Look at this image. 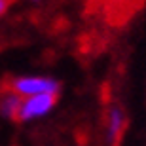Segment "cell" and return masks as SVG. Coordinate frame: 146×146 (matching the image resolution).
<instances>
[{"mask_svg": "<svg viewBox=\"0 0 146 146\" xmlns=\"http://www.w3.org/2000/svg\"><path fill=\"white\" fill-rule=\"evenodd\" d=\"M4 86L10 87L11 91H15L23 99L34 97V95H46V93L59 95L61 91V82L51 76H15L8 80V84Z\"/></svg>", "mask_w": 146, "mask_h": 146, "instance_id": "obj_1", "label": "cell"}, {"mask_svg": "<svg viewBox=\"0 0 146 146\" xmlns=\"http://www.w3.org/2000/svg\"><path fill=\"white\" fill-rule=\"evenodd\" d=\"M57 99H59V95H55V93L34 95V97L23 99L15 121L29 123V121H34V119H40V118H44V116H48V114L55 108Z\"/></svg>", "mask_w": 146, "mask_h": 146, "instance_id": "obj_2", "label": "cell"}, {"mask_svg": "<svg viewBox=\"0 0 146 146\" xmlns=\"http://www.w3.org/2000/svg\"><path fill=\"white\" fill-rule=\"evenodd\" d=\"M125 123H127L125 110L119 104H112L108 108V112H106V131H104L108 146H116L121 141L123 131H125Z\"/></svg>", "mask_w": 146, "mask_h": 146, "instance_id": "obj_3", "label": "cell"}, {"mask_svg": "<svg viewBox=\"0 0 146 146\" xmlns=\"http://www.w3.org/2000/svg\"><path fill=\"white\" fill-rule=\"evenodd\" d=\"M23 97H19L10 87H0V116L6 119H17V112L21 106Z\"/></svg>", "mask_w": 146, "mask_h": 146, "instance_id": "obj_4", "label": "cell"}, {"mask_svg": "<svg viewBox=\"0 0 146 146\" xmlns=\"http://www.w3.org/2000/svg\"><path fill=\"white\" fill-rule=\"evenodd\" d=\"M10 6H11V0H0V17L10 10Z\"/></svg>", "mask_w": 146, "mask_h": 146, "instance_id": "obj_5", "label": "cell"}]
</instances>
